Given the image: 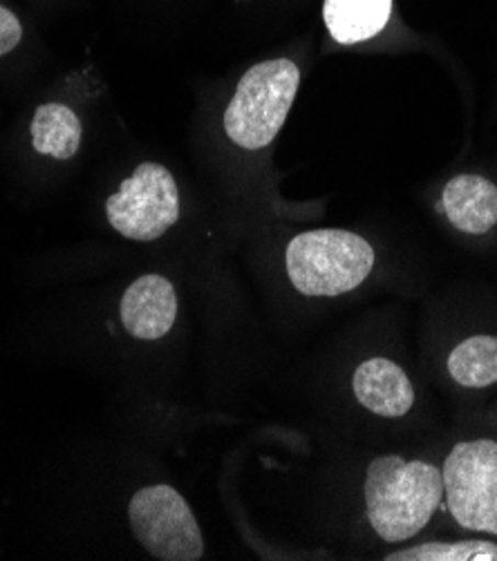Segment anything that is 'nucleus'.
<instances>
[{
	"label": "nucleus",
	"mask_w": 497,
	"mask_h": 561,
	"mask_svg": "<svg viewBox=\"0 0 497 561\" xmlns=\"http://www.w3.org/2000/svg\"><path fill=\"white\" fill-rule=\"evenodd\" d=\"M444 499V474L426 461L379 457L368 466L365 508L383 541H406L419 535Z\"/></svg>",
	"instance_id": "nucleus-1"
},
{
	"label": "nucleus",
	"mask_w": 497,
	"mask_h": 561,
	"mask_svg": "<svg viewBox=\"0 0 497 561\" xmlns=\"http://www.w3.org/2000/svg\"><path fill=\"white\" fill-rule=\"evenodd\" d=\"M301 88V68L281 56L251 66L225 110V133L245 150L267 148L283 130Z\"/></svg>",
	"instance_id": "nucleus-2"
},
{
	"label": "nucleus",
	"mask_w": 497,
	"mask_h": 561,
	"mask_svg": "<svg viewBox=\"0 0 497 561\" xmlns=\"http://www.w3.org/2000/svg\"><path fill=\"white\" fill-rule=\"evenodd\" d=\"M285 266L303 296L335 298L365 283L374 268V249L352 231H305L287 244Z\"/></svg>",
	"instance_id": "nucleus-3"
},
{
	"label": "nucleus",
	"mask_w": 497,
	"mask_h": 561,
	"mask_svg": "<svg viewBox=\"0 0 497 561\" xmlns=\"http://www.w3.org/2000/svg\"><path fill=\"white\" fill-rule=\"evenodd\" d=\"M105 217L126 240L161 238L180 219V188L173 173L161 163H139L120 191L105 199Z\"/></svg>",
	"instance_id": "nucleus-4"
},
{
	"label": "nucleus",
	"mask_w": 497,
	"mask_h": 561,
	"mask_svg": "<svg viewBox=\"0 0 497 561\" xmlns=\"http://www.w3.org/2000/svg\"><path fill=\"white\" fill-rule=\"evenodd\" d=\"M444 492L455 522L473 533L497 537V443H458L447 457Z\"/></svg>",
	"instance_id": "nucleus-5"
},
{
	"label": "nucleus",
	"mask_w": 497,
	"mask_h": 561,
	"mask_svg": "<svg viewBox=\"0 0 497 561\" xmlns=\"http://www.w3.org/2000/svg\"><path fill=\"white\" fill-rule=\"evenodd\" d=\"M128 522L148 554L161 561H197L204 539L184 496L171 485L142 488L128 506Z\"/></svg>",
	"instance_id": "nucleus-6"
},
{
	"label": "nucleus",
	"mask_w": 497,
	"mask_h": 561,
	"mask_svg": "<svg viewBox=\"0 0 497 561\" xmlns=\"http://www.w3.org/2000/svg\"><path fill=\"white\" fill-rule=\"evenodd\" d=\"M178 318L176 287L163 275L137 277L122 298V322L137 341H159Z\"/></svg>",
	"instance_id": "nucleus-7"
},
{
	"label": "nucleus",
	"mask_w": 497,
	"mask_h": 561,
	"mask_svg": "<svg viewBox=\"0 0 497 561\" xmlns=\"http://www.w3.org/2000/svg\"><path fill=\"white\" fill-rule=\"evenodd\" d=\"M395 0H323V23L329 38L354 47L374 43L397 25Z\"/></svg>",
	"instance_id": "nucleus-8"
},
{
	"label": "nucleus",
	"mask_w": 497,
	"mask_h": 561,
	"mask_svg": "<svg viewBox=\"0 0 497 561\" xmlns=\"http://www.w3.org/2000/svg\"><path fill=\"white\" fill-rule=\"evenodd\" d=\"M352 387L357 401L379 416L397 419L415 405V389L408 374L388 358H370L359 365Z\"/></svg>",
	"instance_id": "nucleus-9"
},
{
	"label": "nucleus",
	"mask_w": 497,
	"mask_h": 561,
	"mask_svg": "<svg viewBox=\"0 0 497 561\" xmlns=\"http://www.w3.org/2000/svg\"><path fill=\"white\" fill-rule=\"evenodd\" d=\"M441 206L453 227L466 236H484L497 227V186L482 175L464 173L449 180Z\"/></svg>",
	"instance_id": "nucleus-10"
},
{
	"label": "nucleus",
	"mask_w": 497,
	"mask_h": 561,
	"mask_svg": "<svg viewBox=\"0 0 497 561\" xmlns=\"http://www.w3.org/2000/svg\"><path fill=\"white\" fill-rule=\"evenodd\" d=\"M83 128L77 112L64 103H43L32 119V146L38 154L68 161L81 146Z\"/></svg>",
	"instance_id": "nucleus-11"
},
{
	"label": "nucleus",
	"mask_w": 497,
	"mask_h": 561,
	"mask_svg": "<svg viewBox=\"0 0 497 561\" xmlns=\"http://www.w3.org/2000/svg\"><path fill=\"white\" fill-rule=\"evenodd\" d=\"M451 376L471 389H482L497 382V339L495 335H473L460 343L449 356Z\"/></svg>",
	"instance_id": "nucleus-12"
},
{
	"label": "nucleus",
	"mask_w": 497,
	"mask_h": 561,
	"mask_svg": "<svg viewBox=\"0 0 497 561\" xmlns=\"http://www.w3.org/2000/svg\"><path fill=\"white\" fill-rule=\"evenodd\" d=\"M385 561H497V543L482 539L466 541H430L397 550L383 557Z\"/></svg>",
	"instance_id": "nucleus-13"
},
{
	"label": "nucleus",
	"mask_w": 497,
	"mask_h": 561,
	"mask_svg": "<svg viewBox=\"0 0 497 561\" xmlns=\"http://www.w3.org/2000/svg\"><path fill=\"white\" fill-rule=\"evenodd\" d=\"M21 38H23V25L19 16L12 10L0 5V56L16 49Z\"/></svg>",
	"instance_id": "nucleus-14"
}]
</instances>
